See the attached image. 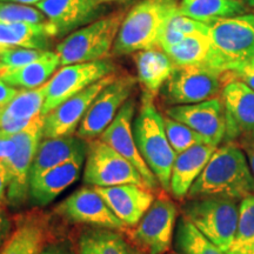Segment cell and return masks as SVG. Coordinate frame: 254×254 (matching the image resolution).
I'll return each instance as SVG.
<instances>
[{"mask_svg":"<svg viewBox=\"0 0 254 254\" xmlns=\"http://www.w3.org/2000/svg\"><path fill=\"white\" fill-rule=\"evenodd\" d=\"M226 254H254V239L245 243L233 244Z\"/></svg>","mask_w":254,"mask_h":254,"instance_id":"60d3db41","label":"cell"},{"mask_svg":"<svg viewBox=\"0 0 254 254\" xmlns=\"http://www.w3.org/2000/svg\"><path fill=\"white\" fill-rule=\"evenodd\" d=\"M116 65L109 59L63 66L43 86L45 103L41 114L46 116L64 101L80 93L94 82L113 74Z\"/></svg>","mask_w":254,"mask_h":254,"instance_id":"9c48e42d","label":"cell"},{"mask_svg":"<svg viewBox=\"0 0 254 254\" xmlns=\"http://www.w3.org/2000/svg\"><path fill=\"white\" fill-rule=\"evenodd\" d=\"M244 151H245V153L247 155V159H249L251 170H252V173L254 176V144L250 145L249 147L244 148Z\"/></svg>","mask_w":254,"mask_h":254,"instance_id":"ee69618b","label":"cell"},{"mask_svg":"<svg viewBox=\"0 0 254 254\" xmlns=\"http://www.w3.org/2000/svg\"><path fill=\"white\" fill-rule=\"evenodd\" d=\"M9 184V172L5 161H0V204H7V189Z\"/></svg>","mask_w":254,"mask_h":254,"instance_id":"f35d334b","label":"cell"},{"mask_svg":"<svg viewBox=\"0 0 254 254\" xmlns=\"http://www.w3.org/2000/svg\"><path fill=\"white\" fill-rule=\"evenodd\" d=\"M47 240V224L32 215L18 224L2 245L0 254H40Z\"/></svg>","mask_w":254,"mask_h":254,"instance_id":"83f0119b","label":"cell"},{"mask_svg":"<svg viewBox=\"0 0 254 254\" xmlns=\"http://www.w3.org/2000/svg\"><path fill=\"white\" fill-rule=\"evenodd\" d=\"M82 180L86 185L93 187L134 184L148 189L139 171L100 139L88 144Z\"/></svg>","mask_w":254,"mask_h":254,"instance_id":"ba28073f","label":"cell"},{"mask_svg":"<svg viewBox=\"0 0 254 254\" xmlns=\"http://www.w3.org/2000/svg\"><path fill=\"white\" fill-rule=\"evenodd\" d=\"M166 116L185 124L205 138L208 145L218 147L226 133L225 110L221 98L190 105H176L166 110Z\"/></svg>","mask_w":254,"mask_h":254,"instance_id":"e0dca14e","label":"cell"},{"mask_svg":"<svg viewBox=\"0 0 254 254\" xmlns=\"http://www.w3.org/2000/svg\"><path fill=\"white\" fill-rule=\"evenodd\" d=\"M251 194H254V176L246 153L239 145L224 142L212 154L187 198L224 196L241 200Z\"/></svg>","mask_w":254,"mask_h":254,"instance_id":"6da1fadb","label":"cell"},{"mask_svg":"<svg viewBox=\"0 0 254 254\" xmlns=\"http://www.w3.org/2000/svg\"><path fill=\"white\" fill-rule=\"evenodd\" d=\"M183 215L226 253L236 239L239 205L224 196H200L183 206Z\"/></svg>","mask_w":254,"mask_h":254,"instance_id":"277c9868","label":"cell"},{"mask_svg":"<svg viewBox=\"0 0 254 254\" xmlns=\"http://www.w3.org/2000/svg\"><path fill=\"white\" fill-rule=\"evenodd\" d=\"M178 208L166 196L155 199L134 231L132 239L145 254H166L173 243Z\"/></svg>","mask_w":254,"mask_h":254,"instance_id":"8fae6325","label":"cell"},{"mask_svg":"<svg viewBox=\"0 0 254 254\" xmlns=\"http://www.w3.org/2000/svg\"><path fill=\"white\" fill-rule=\"evenodd\" d=\"M100 2H105V1H125V0H98Z\"/></svg>","mask_w":254,"mask_h":254,"instance_id":"7dc6e473","label":"cell"},{"mask_svg":"<svg viewBox=\"0 0 254 254\" xmlns=\"http://www.w3.org/2000/svg\"><path fill=\"white\" fill-rule=\"evenodd\" d=\"M247 64H249V65H251V66H253V67H254V58L251 60V62L247 63Z\"/></svg>","mask_w":254,"mask_h":254,"instance_id":"c3c4849f","label":"cell"},{"mask_svg":"<svg viewBox=\"0 0 254 254\" xmlns=\"http://www.w3.org/2000/svg\"><path fill=\"white\" fill-rule=\"evenodd\" d=\"M164 123L168 141H170L176 154L182 153V152L189 150L190 147L194 145L207 144L204 136L200 135L198 132H195L190 127L186 126L185 124L177 122V120L167 116L164 117Z\"/></svg>","mask_w":254,"mask_h":254,"instance_id":"1f68e13d","label":"cell"},{"mask_svg":"<svg viewBox=\"0 0 254 254\" xmlns=\"http://www.w3.org/2000/svg\"><path fill=\"white\" fill-rule=\"evenodd\" d=\"M86 158H77L46 171L30 182L28 200L32 205L44 207L79 179Z\"/></svg>","mask_w":254,"mask_h":254,"instance_id":"44dd1931","label":"cell"},{"mask_svg":"<svg viewBox=\"0 0 254 254\" xmlns=\"http://www.w3.org/2000/svg\"><path fill=\"white\" fill-rule=\"evenodd\" d=\"M234 79L243 81L250 88L254 91V67L249 65V64H244L240 67H238L236 71L233 72Z\"/></svg>","mask_w":254,"mask_h":254,"instance_id":"74e56055","label":"cell"},{"mask_svg":"<svg viewBox=\"0 0 254 254\" xmlns=\"http://www.w3.org/2000/svg\"><path fill=\"white\" fill-rule=\"evenodd\" d=\"M207 25L209 39L233 65V72L254 58V14L219 19Z\"/></svg>","mask_w":254,"mask_h":254,"instance_id":"30bf717a","label":"cell"},{"mask_svg":"<svg viewBox=\"0 0 254 254\" xmlns=\"http://www.w3.org/2000/svg\"><path fill=\"white\" fill-rule=\"evenodd\" d=\"M56 27L58 36L91 21L100 12L98 0H41L36 5Z\"/></svg>","mask_w":254,"mask_h":254,"instance_id":"d6986e66","label":"cell"},{"mask_svg":"<svg viewBox=\"0 0 254 254\" xmlns=\"http://www.w3.org/2000/svg\"><path fill=\"white\" fill-rule=\"evenodd\" d=\"M2 204H0V247L4 245L9 231V220Z\"/></svg>","mask_w":254,"mask_h":254,"instance_id":"b9f144b4","label":"cell"},{"mask_svg":"<svg viewBox=\"0 0 254 254\" xmlns=\"http://www.w3.org/2000/svg\"><path fill=\"white\" fill-rule=\"evenodd\" d=\"M88 144L79 136L44 138L34 155L30 172V182L51 168L77 158H86Z\"/></svg>","mask_w":254,"mask_h":254,"instance_id":"7402d4cb","label":"cell"},{"mask_svg":"<svg viewBox=\"0 0 254 254\" xmlns=\"http://www.w3.org/2000/svg\"><path fill=\"white\" fill-rule=\"evenodd\" d=\"M174 244L180 254H226L184 215L177 222Z\"/></svg>","mask_w":254,"mask_h":254,"instance_id":"4dcf8cb0","label":"cell"},{"mask_svg":"<svg viewBox=\"0 0 254 254\" xmlns=\"http://www.w3.org/2000/svg\"><path fill=\"white\" fill-rule=\"evenodd\" d=\"M226 133L224 142L241 148L254 144V91L243 81L233 79L221 90Z\"/></svg>","mask_w":254,"mask_h":254,"instance_id":"7c38bea8","label":"cell"},{"mask_svg":"<svg viewBox=\"0 0 254 254\" xmlns=\"http://www.w3.org/2000/svg\"><path fill=\"white\" fill-rule=\"evenodd\" d=\"M246 11L241 0H182L178 7L179 14L204 24L245 14Z\"/></svg>","mask_w":254,"mask_h":254,"instance_id":"f546056e","label":"cell"},{"mask_svg":"<svg viewBox=\"0 0 254 254\" xmlns=\"http://www.w3.org/2000/svg\"><path fill=\"white\" fill-rule=\"evenodd\" d=\"M135 112L134 100H127L120 109L118 114L110 126L101 133L100 140L112 147L120 155L131 163L139 173L141 174L144 180L147 184L148 189L157 190L159 182L153 172L145 163L140 152L136 146L134 134H133V116Z\"/></svg>","mask_w":254,"mask_h":254,"instance_id":"9a60e30c","label":"cell"},{"mask_svg":"<svg viewBox=\"0 0 254 254\" xmlns=\"http://www.w3.org/2000/svg\"><path fill=\"white\" fill-rule=\"evenodd\" d=\"M94 189L126 227L136 226L155 200L153 190L134 184Z\"/></svg>","mask_w":254,"mask_h":254,"instance_id":"ac0fdd59","label":"cell"},{"mask_svg":"<svg viewBox=\"0 0 254 254\" xmlns=\"http://www.w3.org/2000/svg\"><path fill=\"white\" fill-rule=\"evenodd\" d=\"M168 25L176 28L177 31L182 32L185 36H194V34H204V36H208V25L200 23V21L193 20V19L184 17V15L174 14L172 18L168 21Z\"/></svg>","mask_w":254,"mask_h":254,"instance_id":"d590c367","label":"cell"},{"mask_svg":"<svg viewBox=\"0 0 254 254\" xmlns=\"http://www.w3.org/2000/svg\"><path fill=\"white\" fill-rule=\"evenodd\" d=\"M215 150V146L198 144L177 154L170 182V192L173 198L178 200L186 198L190 187L204 171Z\"/></svg>","mask_w":254,"mask_h":254,"instance_id":"603a6c76","label":"cell"},{"mask_svg":"<svg viewBox=\"0 0 254 254\" xmlns=\"http://www.w3.org/2000/svg\"><path fill=\"white\" fill-rule=\"evenodd\" d=\"M116 78L117 75L114 73L107 75L44 116V138L69 136L77 132L82 118L97 95Z\"/></svg>","mask_w":254,"mask_h":254,"instance_id":"2e32d148","label":"cell"},{"mask_svg":"<svg viewBox=\"0 0 254 254\" xmlns=\"http://www.w3.org/2000/svg\"><path fill=\"white\" fill-rule=\"evenodd\" d=\"M226 74L204 66H176L163 86V95L174 106L201 103L214 98L222 90Z\"/></svg>","mask_w":254,"mask_h":254,"instance_id":"52a82bcc","label":"cell"},{"mask_svg":"<svg viewBox=\"0 0 254 254\" xmlns=\"http://www.w3.org/2000/svg\"><path fill=\"white\" fill-rule=\"evenodd\" d=\"M176 66H204L224 73H233V65L215 49L208 36H189L165 51Z\"/></svg>","mask_w":254,"mask_h":254,"instance_id":"ffe728a7","label":"cell"},{"mask_svg":"<svg viewBox=\"0 0 254 254\" xmlns=\"http://www.w3.org/2000/svg\"><path fill=\"white\" fill-rule=\"evenodd\" d=\"M59 65L58 55L50 51L44 58L19 67H6L0 65V78L14 88L34 90L44 86Z\"/></svg>","mask_w":254,"mask_h":254,"instance_id":"484cf974","label":"cell"},{"mask_svg":"<svg viewBox=\"0 0 254 254\" xmlns=\"http://www.w3.org/2000/svg\"><path fill=\"white\" fill-rule=\"evenodd\" d=\"M177 0H142L124 18L113 45L116 55H131L159 47L170 19L178 13Z\"/></svg>","mask_w":254,"mask_h":254,"instance_id":"7a4b0ae2","label":"cell"},{"mask_svg":"<svg viewBox=\"0 0 254 254\" xmlns=\"http://www.w3.org/2000/svg\"><path fill=\"white\" fill-rule=\"evenodd\" d=\"M2 2H17V4H24V5H34L36 6L38 2L41 0H0Z\"/></svg>","mask_w":254,"mask_h":254,"instance_id":"f6af8a7d","label":"cell"},{"mask_svg":"<svg viewBox=\"0 0 254 254\" xmlns=\"http://www.w3.org/2000/svg\"><path fill=\"white\" fill-rule=\"evenodd\" d=\"M138 78L133 75L117 77L97 95L77 129V136L84 140L100 136L113 122L123 105L128 100Z\"/></svg>","mask_w":254,"mask_h":254,"instance_id":"4fadbf2b","label":"cell"},{"mask_svg":"<svg viewBox=\"0 0 254 254\" xmlns=\"http://www.w3.org/2000/svg\"><path fill=\"white\" fill-rule=\"evenodd\" d=\"M153 98L144 92L139 113L133 123V134L142 159L157 178L159 185L170 190L171 173L177 154L168 141L164 117L155 107Z\"/></svg>","mask_w":254,"mask_h":254,"instance_id":"3957f363","label":"cell"},{"mask_svg":"<svg viewBox=\"0 0 254 254\" xmlns=\"http://www.w3.org/2000/svg\"><path fill=\"white\" fill-rule=\"evenodd\" d=\"M18 88L9 86L0 78V107L5 106L6 104L13 99V97L18 93Z\"/></svg>","mask_w":254,"mask_h":254,"instance_id":"ab89813d","label":"cell"},{"mask_svg":"<svg viewBox=\"0 0 254 254\" xmlns=\"http://www.w3.org/2000/svg\"><path fill=\"white\" fill-rule=\"evenodd\" d=\"M40 254H73L71 249L65 244H50L44 247Z\"/></svg>","mask_w":254,"mask_h":254,"instance_id":"7bdbcfd3","label":"cell"},{"mask_svg":"<svg viewBox=\"0 0 254 254\" xmlns=\"http://www.w3.org/2000/svg\"><path fill=\"white\" fill-rule=\"evenodd\" d=\"M49 52L47 50L12 49L0 55V65L6 67H19L44 58Z\"/></svg>","mask_w":254,"mask_h":254,"instance_id":"e575fe53","label":"cell"},{"mask_svg":"<svg viewBox=\"0 0 254 254\" xmlns=\"http://www.w3.org/2000/svg\"><path fill=\"white\" fill-rule=\"evenodd\" d=\"M245 1L251 6V7H254V0H245Z\"/></svg>","mask_w":254,"mask_h":254,"instance_id":"bcb514c9","label":"cell"},{"mask_svg":"<svg viewBox=\"0 0 254 254\" xmlns=\"http://www.w3.org/2000/svg\"><path fill=\"white\" fill-rule=\"evenodd\" d=\"M134 63L138 71V81L142 85L146 93L153 97L163 88L176 68L167 53L157 47L136 53Z\"/></svg>","mask_w":254,"mask_h":254,"instance_id":"4316f807","label":"cell"},{"mask_svg":"<svg viewBox=\"0 0 254 254\" xmlns=\"http://www.w3.org/2000/svg\"><path fill=\"white\" fill-rule=\"evenodd\" d=\"M254 239V194L247 195L239 202V217L233 244Z\"/></svg>","mask_w":254,"mask_h":254,"instance_id":"836d02e7","label":"cell"},{"mask_svg":"<svg viewBox=\"0 0 254 254\" xmlns=\"http://www.w3.org/2000/svg\"><path fill=\"white\" fill-rule=\"evenodd\" d=\"M56 213L67 221L98 228L123 231L126 227L94 187H84L73 192L57 206Z\"/></svg>","mask_w":254,"mask_h":254,"instance_id":"5bb4252c","label":"cell"},{"mask_svg":"<svg viewBox=\"0 0 254 254\" xmlns=\"http://www.w3.org/2000/svg\"><path fill=\"white\" fill-rule=\"evenodd\" d=\"M55 37L58 32L49 20L43 24L0 21V55L12 49L46 50Z\"/></svg>","mask_w":254,"mask_h":254,"instance_id":"d4e9b609","label":"cell"},{"mask_svg":"<svg viewBox=\"0 0 254 254\" xmlns=\"http://www.w3.org/2000/svg\"><path fill=\"white\" fill-rule=\"evenodd\" d=\"M124 18L122 12L114 13L69 34L56 47L60 65L97 62L109 56Z\"/></svg>","mask_w":254,"mask_h":254,"instance_id":"5b68a950","label":"cell"},{"mask_svg":"<svg viewBox=\"0 0 254 254\" xmlns=\"http://www.w3.org/2000/svg\"><path fill=\"white\" fill-rule=\"evenodd\" d=\"M77 254H142L119 231L87 228L79 236Z\"/></svg>","mask_w":254,"mask_h":254,"instance_id":"f1b7e54d","label":"cell"},{"mask_svg":"<svg viewBox=\"0 0 254 254\" xmlns=\"http://www.w3.org/2000/svg\"><path fill=\"white\" fill-rule=\"evenodd\" d=\"M15 147L12 134L0 131V161H7Z\"/></svg>","mask_w":254,"mask_h":254,"instance_id":"8d00e7d4","label":"cell"},{"mask_svg":"<svg viewBox=\"0 0 254 254\" xmlns=\"http://www.w3.org/2000/svg\"><path fill=\"white\" fill-rule=\"evenodd\" d=\"M0 21L5 23H46V15L36 6L0 1Z\"/></svg>","mask_w":254,"mask_h":254,"instance_id":"d6a6232c","label":"cell"},{"mask_svg":"<svg viewBox=\"0 0 254 254\" xmlns=\"http://www.w3.org/2000/svg\"><path fill=\"white\" fill-rule=\"evenodd\" d=\"M44 118L43 114H39L23 131L12 134L15 147L6 161L9 172L7 204L12 208L23 207L28 200L32 163L38 146L44 139Z\"/></svg>","mask_w":254,"mask_h":254,"instance_id":"8992f818","label":"cell"},{"mask_svg":"<svg viewBox=\"0 0 254 254\" xmlns=\"http://www.w3.org/2000/svg\"><path fill=\"white\" fill-rule=\"evenodd\" d=\"M45 103L44 87L34 90H19L13 99L0 107V131L15 134L30 125L41 114Z\"/></svg>","mask_w":254,"mask_h":254,"instance_id":"cb8c5ba5","label":"cell"}]
</instances>
